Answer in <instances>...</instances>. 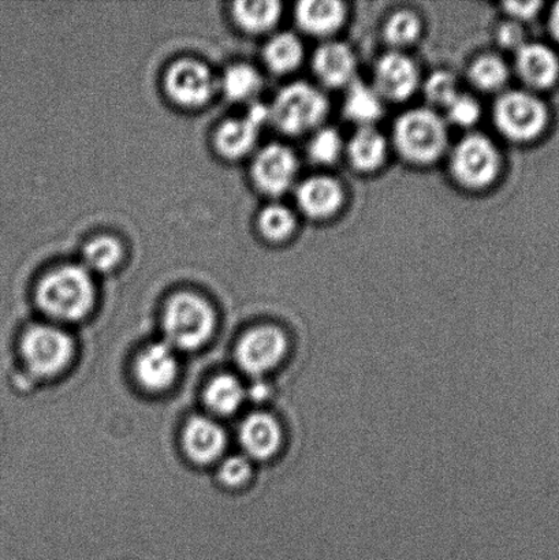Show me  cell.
<instances>
[{"label": "cell", "mask_w": 559, "mask_h": 560, "mask_svg": "<svg viewBox=\"0 0 559 560\" xmlns=\"http://www.w3.org/2000/svg\"><path fill=\"white\" fill-rule=\"evenodd\" d=\"M393 142L405 161L418 166L434 163L447 150L446 119L432 108L409 109L394 124Z\"/></svg>", "instance_id": "6da1fadb"}, {"label": "cell", "mask_w": 559, "mask_h": 560, "mask_svg": "<svg viewBox=\"0 0 559 560\" xmlns=\"http://www.w3.org/2000/svg\"><path fill=\"white\" fill-rule=\"evenodd\" d=\"M95 301L90 272L82 267L58 268L42 280L37 302L47 315L63 322H75L91 311Z\"/></svg>", "instance_id": "7a4b0ae2"}, {"label": "cell", "mask_w": 559, "mask_h": 560, "mask_svg": "<svg viewBox=\"0 0 559 560\" xmlns=\"http://www.w3.org/2000/svg\"><path fill=\"white\" fill-rule=\"evenodd\" d=\"M270 120L284 135L300 136L322 128L328 114V101L319 88L293 82L273 97Z\"/></svg>", "instance_id": "3957f363"}, {"label": "cell", "mask_w": 559, "mask_h": 560, "mask_svg": "<svg viewBox=\"0 0 559 560\" xmlns=\"http://www.w3.org/2000/svg\"><path fill=\"white\" fill-rule=\"evenodd\" d=\"M216 316L210 305L195 294H178L168 301L163 326L168 345L183 350H195L212 334Z\"/></svg>", "instance_id": "277c9868"}, {"label": "cell", "mask_w": 559, "mask_h": 560, "mask_svg": "<svg viewBox=\"0 0 559 560\" xmlns=\"http://www.w3.org/2000/svg\"><path fill=\"white\" fill-rule=\"evenodd\" d=\"M501 163L494 142L479 133L465 136L451 153L452 177L463 188L473 190L485 189L494 183Z\"/></svg>", "instance_id": "5b68a950"}, {"label": "cell", "mask_w": 559, "mask_h": 560, "mask_svg": "<svg viewBox=\"0 0 559 560\" xmlns=\"http://www.w3.org/2000/svg\"><path fill=\"white\" fill-rule=\"evenodd\" d=\"M492 117L497 129L506 139L527 142L544 131L549 115L545 104L534 93L508 91L497 98Z\"/></svg>", "instance_id": "8992f818"}, {"label": "cell", "mask_w": 559, "mask_h": 560, "mask_svg": "<svg viewBox=\"0 0 559 560\" xmlns=\"http://www.w3.org/2000/svg\"><path fill=\"white\" fill-rule=\"evenodd\" d=\"M25 364L37 376H54L68 365L73 354V342L60 329L47 326L33 327L21 345Z\"/></svg>", "instance_id": "52a82bcc"}, {"label": "cell", "mask_w": 559, "mask_h": 560, "mask_svg": "<svg viewBox=\"0 0 559 560\" xmlns=\"http://www.w3.org/2000/svg\"><path fill=\"white\" fill-rule=\"evenodd\" d=\"M288 351L287 335L282 329L263 326L246 332L237 346V362L249 375H263L273 370Z\"/></svg>", "instance_id": "ba28073f"}, {"label": "cell", "mask_w": 559, "mask_h": 560, "mask_svg": "<svg viewBox=\"0 0 559 560\" xmlns=\"http://www.w3.org/2000/svg\"><path fill=\"white\" fill-rule=\"evenodd\" d=\"M298 172V158L289 147L282 144L263 148L252 166V175L257 188L270 196L287 194L294 185Z\"/></svg>", "instance_id": "9c48e42d"}, {"label": "cell", "mask_w": 559, "mask_h": 560, "mask_svg": "<svg viewBox=\"0 0 559 560\" xmlns=\"http://www.w3.org/2000/svg\"><path fill=\"white\" fill-rule=\"evenodd\" d=\"M166 90L180 106L200 107L212 97L217 81L206 65L196 60H179L167 71Z\"/></svg>", "instance_id": "30bf717a"}, {"label": "cell", "mask_w": 559, "mask_h": 560, "mask_svg": "<svg viewBox=\"0 0 559 560\" xmlns=\"http://www.w3.org/2000/svg\"><path fill=\"white\" fill-rule=\"evenodd\" d=\"M419 69L407 55L393 51L377 60L374 88L383 101L403 102L412 96L419 86Z\"/></svg>", "instance_id": "8fae6325"}, {"label": "cell", "mask_w": 559, "mask_h": 560, "mask_svg": "<svg viewBox=\"0 0 559 560\" xmlns=\"http://www.w3.org/2000/svg\"><path fill=\"white\" fill-rule=\"evenodd\" d=\"M267 120H270V112L263 104H255L244 118L228 120L217 131L218 151L230 159L246 155L255 147L259 130Z\"/></svg>", "instance_id": "7c38bea8"}, {"label": "cell", "mask_w": 559, "mask_h": 560, "mask_svg": "<svg viewBox=\"0 0 559 560\" xmlns=\"http://www.w3.org/2000/svg\"><path fill=\"white\" fill-rule=\"evenodd\" d=\"M343 199L342 185L328 175L306 178L295 189L300 211L315 221L336 215L341 210Z\"/></svg>", "instance_id": "4fadbf2b"}, {"label": "cell", "mask_w": 559, "mask_h": 560, "mask_svg": "<svg viewBox=\"0 0 559 560\" xmlns=\"http://www.w3.org/2000/svg\"><path fill=\"white\" fill-rule=\"evenodd\" d=\"M312 69L327 88H347L356 80L358 62L352 48L341 42H327L316 49Z\"/></svg>", "instance_id": "5bb4252c"}, {"label": "cell", "mask_w": 559, "mask_h": 560, "mask_svg": "<svg viewBox=\"0 0 559 560\" xmlns=\"http://www.w3.org/2000/svg\"><path fill=\"white\" fill-rule=\"evenodd\" d=\"M516 70L525 85L545 90L558 79L559 62L549 47L538 43H525L516 51Z\"/></svg>", "instance_id": "9a60e30c"}, {"label": "cell", "mask_w": 559, "mask_h": 560, "mask_svg": "<svg viewBox=\"0 0 559 560\" xmlns=\"http://www.w3.org/2000/svg\"><path fill=\"white\" fill-rule=\"evenodd\" d=\"M177 371L178 362L168 343L151 345L136 362L137 378L151 392H163L172 386Z\"/></svg>", "instance_id": "2e32d148"}, {"label": "cell", "mask_w": 559, "mask_h": 560, "mask_svg": "<svg viewBox=\"0 0 559 560\" xmlns=\"http://www.w3.org/2000/svg\"><path fill=\"white\" fill-rule=\"evenodd\" d=\"M294 16L301 31L327 37L343 25L347 9L338 0H303L295 5Z\"/></svg>", "instance_id": "e0dca14e"}, {"label": "cell", "mask_w": 559, "mask_h": 560, "mask_svg": "<svg viewBox=\"0 0 559 560\" xmlns=\"http://www.w3.org/2000/svg\"><path fill=\"white\" fill-rule=\"evenodd\" d=\"M240 442L249 457L267 459L281 447L282 430L270 415H251L241 427Z\"/></svg>", "instance_id": "ac0fdd59"}, {"label": "cell", "mask_w": 559, "mask_h": 560, "mask_svg": "<svg viewBox=\"0 0 559 560\" xmlns=\"http://www.w3.org/2000/svg\"><path fill=\"white\" fill-rule=\"evenodd\" d=\"M224 444L226 436L222 428L206 417H195L185 428V452L196 463H212L222 454Z\"/></svg>", "instance_id": "d6986e66"}, {"label": "cell", "mask_w": 559, "mask_h": 560, "mask_svg": "<svg viewBox=\"0 0 559 560\" xmlns=\"http://www.w3.org/2000/svg\"><path fill=\"white\" fill-rule=\"evenodd\" d=\"M347 153L350 164L358 172H376L387 158L386 137L375 126L359 128L348 142Z\"/></svg>", "instance_id": "ffe728a7"}, {"label": "cell", "mask_w": 559, "mask_h": 560, "mask_svg": "<svg viewBox=\"0 0 559 560\" xmlns=\"http://www.w3.org/2000/svg\"><path fill=\"white\" fill-rule=\"evenodd\" d=\"M343 114L350 122H354L359 128L374 126L383 115V98L374 85L356 79L352 84L347 86Z\"/></svg>", "instance_id": "44dd1931"}, {"label": "cell", "mask_w": 559, "mask_h": 560, "mask_svg": "<svg viewBox=\"0 0 559 560\" xmlns=\"http://www.w3.org/2000/svg\"><path fill=\"white\" fill-rule=\"evenodd\" d=\"M263 58H265L267 68L273 71V73H292L303 62V43L293 33H278L266 44Z\"/></svg>", "instance_id": "7402d4cb"}, {"label": "cell", "mask_w": 559, "mask_h": 560, "mask_svg": "<svg viewBox=\"0 0 559 560\" xmlns=\"http://www.w3.org/2000/svg\"><path fill=\"white\" fill-rule=\"evenodd\" d=\"M282 14L277 0H241L234 3V16L245 31L261 33L270 31Z\"/></svg>", "instance_id": "603a6c76"}, {"label": "cell", "mask_w": 559, "mask_h": 560, "mask_svg": "<svg viewBox=\"0 0 559 560\" xmlns=\"http://www.w3.org/2000/svg\"><path fill=\"white\" fill-rule=\"evenodd\" d=\"M244 388L237 378L222 375L213 378L206 389V404L213 413L228 416L234 413L243 404Z\"/></svg>", "instance_id": "cb8c5ba5"}, {"label": "cell", "mask_w": 559, "mask_h": 560, "mask_svg": "<svg viewBox=\"0 0 559 560\" xmlns=\"http://www.w3.org/2000/svg\"><path fill=\"white\" fill-rule=\"evenodd\" d=\"M468 79L480 91L494 92L505 86L509 69L505 60L496 54H485L469 66Z\"/></svg>", "instance_id": "d4e9b609"}, {"label": "cell", "mask_w": 559, "mask_h": 560, "mask_svg": "<svg viewBox=\"0 0 559 560\" xmlns=\"http://www.w3.org/2000/svg\"><path fill=\"white\" fill-rule=\"evenodd\" d=\"M219 85L232 101H246V98L254 97L260 91L261 75L249 65H233L224 71Z\"/></svg>", "instance_id": "484cf974"}, {"label": "cell", "mask_w": 559, "mask_h": 560, "mask_svg": "<svg viewBox=\"0 0 559 560\" xmlns=\"http://www.w3.org/2000/svg\"><path fill=\"white\" fill-rule=\"evenodd\" d=\"M257 224H259L263 237L271 241V243H282L294 233L298 221H295L294 213L288 207L271 205L260 212Z\"/></svg>", "instance_id": "4316f807"}, {"label": "cell", "mask_w": 559, "mask_h": 560, "mask_svg": "<svg viewBox=\"0 0 559 560\" xmlns=\"http://www.w3.org/2000/svg\"><path fill=\"white\" fill-rule=\"evenodd\" d=\"M120 259H123V248L118 241L112 237L92 240L82 250V260L92 271H112L119 265Z\"/></svg>", "instance_id": "83f0119b"}, {"label": "cell", "mask_w": 559, "mask_h": 560, "mask_svg": "<svg viewBox=\"0 0 559 560\" xmlns=\"http://www.w3.org/2000/svg\"><path fill=\"white\" fill-rule=\"evenodd\" d=\"M420 32L419 15L412 10H398L388 16L383 35L393 47L401 48L418 40Z\"/></svg>", "instance_id": "f1b7e54d"}, {"label": "cell", "mask_w": 559, "mask_h": 560, "mask_svg": "<svg viewBox=\"0 0 559 560\" xmlns=\"http://www.w3.org/2000/svg\"><path fill=\"white\" fill-rule=\"evenodd\" d=\"M343 140L337 129L322 126L314 131L308 142V156L317 164H333L341 156Z\"/></svg>", "instance_id": "f546056e"}, {"label": "cell", "mask_w": 559, "mask_h": 560, "mask_svg": "<svg viewBox=\"0 0 559 560\" xmlns=\"http://www.w3.org/2000/svg\"><path fill=\"white\" fill-rule=\"evenodd\" d=\"M424 93L430 103L446 108L459 93L456 77L445 70L435 71L427 79Z\"/></svg>", "instance_id": "4dcf8cb0"}, {"label": "cell", "mask_w": 559, "mask_h": 560, "mask_svg": "<svg viewBox=\"0 0 559 560\" xmlns=\"http://www.w3.org/2000/svg\"><path fill=\"white\" fill-rule=\"evenodd\" d=\"M446 120L458 128H473L480 119L481 108L475 97L459 92L446 106Z\"/></svg>", "instance_id": "1f68e13d"}, {"label": "cell", "mask_w": 559, "mask_h": 560, "mask_svg": "<svg viewBox=\"0 0 559 560\" xmlns=\"http://www.w3.org/2000/svg\"><path fill=\"white\" fill-rule=\"evenodd\" d=\"M251 471L249 460L235 455V457L224 460L221 470H219V477H221L224 485L238 487L249 479Z\"/></svg>", "instance_id": "d6a6232c"}, {"label": "cell", "mask_w": 559, "mask_h": 560, "mask_svg": "<svg viewBox=\"0 0 559 560\" xmlns=\"http://www.w3.org/2000/svg\"><path fill=\"white\" fill-rule=\"evenodd\" d=\"M497 37L503 48L513 49V51H517L525 44L523 27L514 21L503 24Z\"/></svg>", "instance_id": "836d02e7"}, {"label": "cell", "mask_w": 559, "mask_h": 560, "mask_svg": "<svg viewBox=\"0 0 559 560\" xmlns=\"http://www.w3.org/2000/svg\"><path fill=\"white\" fill-rule=\"evenodd\" d=\"M540 2H506L503 10L514 22L528 21L539 13Z\"/></svg>", "instance_id": "e575fe53"}, {"label": "cell", "mask_w": 559, "mask_h": 560, "mask_svg": "<svg viewBox=\"0 0 559 560\" xmlns=\"http://www.w3.org/2000/svg\"><path fill=\"white\" fill-rule=\"evenodd\" d=\"M549 26L552 36H555L559 42V2L551 10Z\"/></svg>", "instance_id": "d590c367"}]
</instances>
